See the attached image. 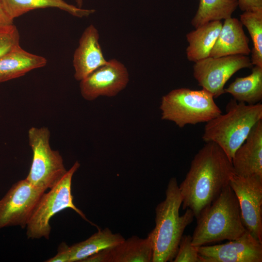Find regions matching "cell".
Wrapping results in <instances>:
<instances>
[{
	"mask_svg": "<svg viewBox=\"0 0 262 262\" xmlns=\"http://www.w3.org/2000/svg\"><path fill=\"white\" fill-rule=\"evenodd\" d=\"M45 191L34 186L26 179L14 183L0 199V229L11 226L26 228Z\"/></svg>",
	"mask_w": 262,
	"mask_h": 262,
	"instance_id": "obj_8",
	"label": "cell"
},
{
	"mask_svg": "<svg viewBox=\"0 0 262 262\" xmlns=\"http://www.w3.org/2000/svg\"><path fill=\"white\" fill-rule=\"evenodd\" d=\"M240 21L246 28L252 41L251 64L262 67V11L244 12Z\"/></svg>",
	"mask_w": 262,
	"mask_h": 262,
	"instance_id": "obj_23",
	"label": "cell"
},
{
	"mask_svg": "<svg viewBox=\"0 0 262 262\" xmlns=\"http://www.w3.org/2000/svg\"><path fill=\"white\" fill-rule=\"evenodd\" d=\"M231 162L236 175L262 179V119L254 126L236 150Z\"/></svg>",
	"mask_w": 262,
	"mask_h": 262,
	"instance_id": "obj_15",
	"label": "cell"
},
{
	"mask_svg": "<svg viewBox=\"0 0 262 262\" xmlns=\"http://www.w3.org/2000/svg\"><path fill=\"white\" fill-rule=\"evenodd\" d=\"M80 164L76 161L66 174L48 193H44L37 202L26 226V234L29 239H49L51 230L49 221L51 217L60 211L70 208L83 219L90 222L85 214L73 203L71 194L73 176Z\"/></svg>",
	"mask_w": 262,
	"mask_h": 262,
	"instance_id": "obj_6",
	"label": "cell"
},
{
	"mask_svg": "<svg viewBox=\"0 0 262 262\" xmlns=\"http://www.w3.org/2000/svg\"><path fill=\"white\" fill-rule=\"evenodd\" d=\"M192 237L183 235L179 243L178 250L172 262H201L196 247L192 244Z\"/></svg>",
	"mask_w": 262,
	"mask_h": 262,
	"instance_id": "obj_24",
	"label": "cell"
},
{
	"mask_svg": "<svg viewBox=\"0 0 262 262\" xmlns=\"http://www.w3.org/2000/svg\"><path fill=\"white\" fill-rule=\"evenodd\" d=\"M196 247L201 262H262V243L247 230L226 243Z\"/></svg>",
	"mask_w": 262,
	"mask_h": 262,
	"instance_id": "obj_12",
	"label": "cell"
},
{
	"mask_svg": "<svg viewBox=\"0 0 262 262\" xmlns=\"http://www.w3.org/2000/svg\"><path fill=\"white\" fill-rule=\"evenodd\" d=\"M47 59L23 49L20 45L0 57V83L25 75L46 66Z\"/></svg>",
	"mask_w": 262,
	"mask_h": 262,
	"instance_id": "obj_17",
	"label": "cell"
},
{
	"mask_svg": "<svg viewBox=\"0 0 262 262\" xmlns=\"http://www.w3.org/2000/svg\"><path fill=\"white\" fill-rule=\"evenodd\" d=\"M14 20L6 13L1 0H0V27L13 24Z\"/></svg>",
	"mask_w": 262,
	"mask_h": 262,
	"instance_id": "obj_27",
	"label": "cell"
},
{
	"mask_svg": "<svg viewBox=\"0 0 262 262\" xmlns=\"http://www.w3.org/2000/svg\"><path fill=\"white\" fill-rule=\"evenodd\" d=\"M238 6L243 12L262 11V0H237Z\"/></svg>",
	"mask_w": 262,
	"mask_h": 262,
	"instance_id": "obj_26",
	"label": "cell"
},
{
	"mask_svg": "<svg viewBox=\"0 0 262 262\" xmlns=\"http://www.w3.org/2000/svg\"><path fill=\"white\" fill-rule=\"evenodd\" d=\"M160 109L162 120L172 121L179 128L207 123L222 114L207 90L180 88L163 96Z\"/></svg>",
	"mask_w": 262,
	"mask_h": 262,
	"instance_id": "obj_5",
	"label": "cell"
},
{
	"mask_svg": "<svg viewBox=\"0 0 262 262\" xmlns=\"http://www.w3.org/2000/svg\"><path fill=\"white\" fill-rule=\"evenodd\" d=\"M224 91L231 95L238 102L259 103L262 99V67L255 66L250 74L236 78Z\"/></svg>",
	"mask_w": 262,
	"mask_h": 262,
	"instance_id": "obj_21",
	"label": "cell"
},
{
	"mask_svg": "<svg viewBox=\"0 0 262 262\" xmlns=\"http://www.w3.org/2000/svg\"><path fill=\"white\" fill-rule=\"evenodd\" d=\"M99 33L91 24L82 33L73 59L74 78L81 81L107 62L99 42Z\"/></svg>",
	"mask_w": 262,
	"mask_h": 262,
	"instance_id": "obj_14",
	"label": "cell"
},
{
	"mask_svg": "<svg viewBox=\"0 0 262 262\" xmlns=\"http://www.w3.org/2000/svg\"><path fill=\"white\" fill-rule=\"evenodd\" d=\"M229 185L237 197L246 229L262 243V179L234 174Z\"/></svg>",
	"mask_w": 262,
	"mask_h": 262,
	"instance_id": "obj_10",
	"label": "cell"
},
{
	"mask_svg": "<svg viewBox=\"0 0 262 262\" xmlns=\"http://www.w3.org/2000/svg\"><path fill=\"white\" fill-rule=\"evenodd\" d=\"M124 240L120 234L113 233L109 228L98 229L87 239L71 246L62 243L58 247L57 254L46 262H82L100 250L115 246Z\"/></svg>",
	"mask_w": 262,
	"mask_h": 262,
	"instance_id": "obj_13",
	"label": "cell"
},
{
	"mask_svg": "<svg viewBox=\"0 0 262 262\" xmlns=\"http://www.w3.org/2000/svg\"><path fill=\"white\" fill-rule=\"evenodd\" d=\"M222 25L221 21H210L186 34L188 46L186 54L189 61L195 63L210 56Z\"/></svg>",
	"mask_w": 262,
	"mask_h": 262,
	"instance_id": "obj_18",
	"label": "cell"
},
{
	"mask_svg": "<svg viewBox=\"0 0 262 262\" xmlns=\"http://www.w3.org/2000/svg\"><path fill=\"white\" fill-rule=\"evenodd\" d=\"M5 10L14 20L31 10L54 7L65 11L71 15L82 18L93 14L94 9H85L69 4L64 0H1Z\"/></svg>",
	"mask_w": 262,
	"mask_h": 262,
	"instance_id": "obj_20",
	"label": "cell"
},
{
	"mask_svg": "<svg viewBox=\"0 0 262 262\" xmlns=\"http://www.w3.org/2000/svg\"><path fill=\"white\" fill-rule=\"evenodd\" d=\"M262 119V104H248L231 99L226 112L206 123L202 137L218 145L232 160L254 126Z\"/></svg>",
	"mask_w": 262,
	"mask_h": 262,
	"instance_id": "obj_4",
	"label": "cell"
},
{
	"mask_svg": "<svg viewBox=\"0 0 262 262\" xmlns=\"http://www.w3.org/2000/svg\"><path fill=\"white\" fill-rule=\"evenodd\" d=\"M234 174L231 160L223 150L213 142L206 143L179 185L183 209H191L196 219L229 184Z\"/></svg>",
	"mask_w": 262,
	"mask_h": 262,
	"instance_id": "obj_1",
	"label": "cell"
},
{
	"mask_svg": "<svg viewBox=\"0 0 262 262\" xmlns=\"http://www.w3.org/2000/svg\"><path fill=\"white\" fill-rule=\"evenodd\" d=\"M129 81V74L125 66L113 59L80 81V92L88 101L100 96L115 97L126 88Z\"/></svg>",
	"mask_w": 262,
	"mask_h": 262,
	"instance_id": "obj_11",
	"label": "cell"
},
{
	"mask_svg": "<svg viewBox=\"0 0 262 262\" xmlns=\"http://www.w3.org/2000/svg\"><path fill=\"white\" fill-rule=\"evenodd\" d=\"M246 230L237 197L229 184L196 218L192 244L198 246L233 240Z\"/></svg>",
	"mask_w": 262,
	"mask_h": 262,
	"instance_id": "obj_3",
	"label": "cell"
},
{
	"mask_svg": "<svg viewBox=\"0 0 262 262\" xmlns=\"http://www.w3.org/2000/svg\"><path fill=\"white\" fill-rule=\"evenodd\" d=\"M20 35L12 25L0 27V57L19 45Z\"/></svg>",
	"mask_w": 262,
	"mask_h": 262,
	"instance_id": "obj_25",
	"label": "cell"
},
{
	"mask_svg": "<svg viewBox=\"0 0 262 262\" xmlns=\"http://www.w3.org/2000/svg\"><path fill=\"white\" fill-rule=\"evenodd\" d=\"M182 202L177 179L172 178L167 186L164 200L156 207L155 228L147 236L153 247L152 262H172L175 258L183 232L195 217L189 208L180 215Z\"/></svg>",
	"mask_w": 262,
	"mask_h": 262,
	"instance_id": "obj_2",
	"label": "cell"
},
{
	"mask_svg": "<svg viewBox=\"0 0 262 262\" xmlns=\"http://www.w3.org/2000/svg\"><path fill=\"white\" fill-rule=\"evenodd\" d=\"M29 144L33 151L31 168L26 179L33 185L46 191L56 185L67 172L59 152L50 146V133L47 127H32Z\"/></svg>",
	"mask_w": 262,
	"mask_h": 262,
	"instance_id": "obj_7",
	"label": "cell"
},
{
	"mask_svg": "<svg viewBox=\"0 0 262 262\" xmlns=\"http://www.w3.org/2000/svg\"><path fill=\"white\" fill-rule=\"evenodd\" d=\"M237 7V0H200L191 23L196 28L210 21L229 18Z\"/></svg>",
	"mask_w": 262,
	"mask_h": 262,
	"instance_id": "obj_22",
	"label": "cell"
},
{
	"mask_svg": "<svg viewBox=\"0 0 262 262\" xmlns=\"http://www.w3.org/2000/svg\"><path fill=\"white\" fill-rule=\"evenodd\" d=\"M109 262H152L153 250L147 236H133L108 248Z\"/></svg>",
	"mask_w": 262,
	"mask_h": 262,
	"instance_id": "obj_19",
	"label": "cell"
},
{
	"mask_svg": "<svg viewBox=\"0 0 262 262\" xmlns=\"http://www.w3.org/2000/svg\"><path fill=\"white\" fill-rule=\"evenodd\" d=\"M252 66L250 58L246 55L209 56L195 63L193 76L198 85L216 98L224 94V86L234 73Z\"/></svg>",
	"mask_w": 262,
	"mask_h": 262,
	"instance_id": "obj_9",
	"label": "cell"
},
{
	"mask_svg": "<svg viewBox=\"0 0 262 262\" xmlns=\"http://www.w3.org/2000/svg\"><path fill=\"white\" fill-rule=\"evenodd\" d=\"M248 43L249 39L245 33L241 21L236 18H228L224 19L210 57L247 56L251 53Z\"/></svg>",
	"mask_w": 262,
	"mask_h": 262,
	"instance_id": "obj_16",
	"label": "cell"
}]
</instances>
